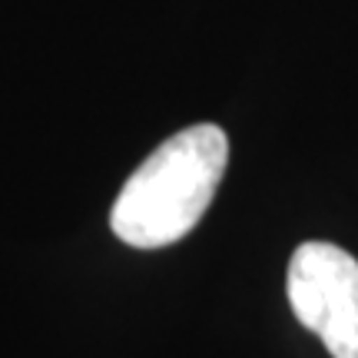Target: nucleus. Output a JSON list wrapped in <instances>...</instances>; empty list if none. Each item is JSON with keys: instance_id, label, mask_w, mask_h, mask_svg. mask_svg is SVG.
<instances>
[{"instance_id": "obj_2", "label": "nucleus", "mask_w": 358, "mask_h": 358, "mask_svg": "<svg viewBox=\"0 0 358 358\" xmlns=\"http://www.w3.org/2000/svg\"><path fill=\"white\" fill-rule=\"evenodd\" d=\"M289 306L332 358H358V262L332 243H306L289 262Z\"/></svg>"}, {"instance_id": "obj_1", "label": "nucleus", "mask_w": 358, "mask_h": 358, "mask_svg": "<svg viewBox=\"0 0 358 358\" xmlns=\"http://www.w3.org/2000/svg\"><path fill=\"white\" fill-rule=\"evenodd\" d=\"M229 163V140L216 123H196L143 159L120 189L110 229L133 249H163L206 216Z\"/></svg>"}]
</instances>
